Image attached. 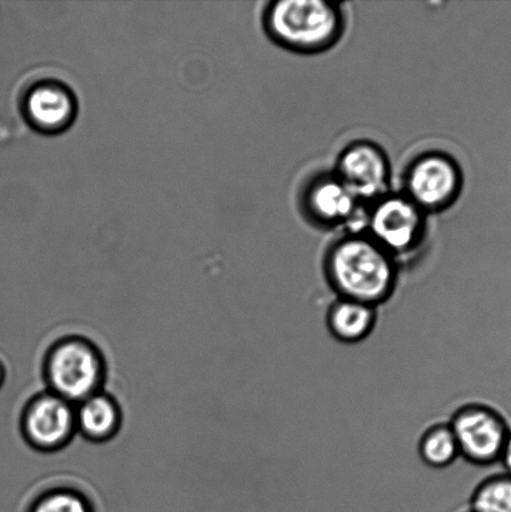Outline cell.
<instances>
[{
	"mask_svg": "<svg viewBox=\"0 0 511 512\" xmlns=\"http://www.w3.org/2000/svg\"><path fill=\"white\" fill-rule=\"evenodd\" d=\"M325 270L339 298L378 308L390 298L397 283V265L392 254L370 237L340 240L330 250Z\"/></svg>",
	"mask_w": 511,
	"mask_h": 512,
	"instance_id": "1",
	"label": "cell"
},
{
	"mask_svg": "<svg viewBox=\"0 0 511 512\" xmlns=\"http://www.w3.org/2000/svg\"><path fill=\"white\" fill-rule=\"evenodd\" d=\"M265 25L275 42L295 52L328 49L343 32L338 4L324 0H284L270 5Z\"/></svg>",
	"mask_w": 511,
	"mask_h": 512,
	"instance_id": "2",
	"label": "cell"
},
{
	"mask_svg": "<svg viewBox=\"0 0 511 512\" xmlns=\"http://www.w3.org/2000/svg\"><path fill=\"white\" fill-rule=\"evenodd\" d=\"M47 379L52 393L69 403L97 394L103 379V361L99 351L88 341H60L49 351Z\"/></svg>",
	"mask_w": 511,
	"mask_h": 512,
	"instance_id": "3",
	"label": "cell"
},
{
	"mask_svg": "<svg viewBox=\"0 0 511 512\" xmlns=\"http://www.w3.org/2000/svg\"><path fill=\"white\" fill-rule=\"evenodd\" d=\"M458 441L460 456L469 463H497L509 435L507 421L490 406L469 404L460 408L449 423Z\"/></svg>",
	"mask_w": 511,
	"mask_h": 512,
	"instance_id": "4",
	"label": "cell"
},
{
	"mask_svg": "<svg viewBox=\"0 0 511 512\" xmlns=\"http://www.w3.org/2000/svg\"><path fill=\"white\" fill-rule=\"evenodd\" d=\"M423 215L407 195H384L370 213V238L389 254L409 252L422 235Z\"/></svg>",
	"mask_w": 511,
	"mask_h": 512,
	"instance_id": "5",
	"label": "cell"
},
{
	"mask_svg": "<svg viewBox=\"0 0 511 512\" xmlns=\"http://www.w3.org/2000/svg\"><path fill=\"white\" fill-rule=\"evenodd\" d=\"M462 175L447 155L430 153L415 160L407 175V197L425 210L448 207L459 194Z\"/></svg>",
	"mask_w": 511,
	"mask_h": 512,
	"instance_id": "6",
	"label": "cell"
},
{
	"mask_svg": "<svg viewBox=\"0 0 511 512\" xmlns=\"http://www.w3.org/2000/svg\"><path fill=\"white\" fill-rule=\"evenodd\" d=\"M77 428L72 403L48 393L30 401L23 416V430L29 443L40 450L62 448Z\"/></svg>",
	"mask_w": 511,
	"mask_h": 512,
	"instance_id": "7",
	"label": "cell"
},
{
	"mask_svg": "<svg viewBox=\"0 0 511 512\" xmlns=\"http://www.w3.org/2000/svg\"><path fill=\"white\" fill-rule=\"evenodd\" d=\"M337 177L359 200L379 198L387 189L388 159L375 144L355 143L340 154Z\"/></svg>",
	"mask_w": 511,
	"mask_h": 512,
	"instance_id": "8",
	"label": "cell"
},
{
	"mask_svg": "<svg viewBox=\"0 0 511 512\" xmlns=\"http://www.w3.org/2000/svg\"><path fill=\"white\" fill-rule=\"evenodd\" d=\"M29 122L43 132L68 128L75 115V99L70 90L58 83L35 87L25 100Z\"/></svg>",
	"mask_w": 511,
	"mask_h": 512,
	"instance_id": "9",
	"label": "cell"
},
{
	"mask_svg": "<svg viewBox=\"0 0 511 512\" xmlns=\"http://www.w3.org/2000/svg\"><path fill=\"white\" fill-rule=\"evenodd\" d=\"M359 199L337 175L314 182L308 190L305 205L314 220L338 224L353 217Z\"/></svg>",
	"mask_w": 511,
	"mask_h": 512,
	"instance_id": "10",
	"label": "cell"
},
{
	"mask_svg": "<svg viewBox=\"0 0 511 512\" xmlns=\"http://www.w3.org/2000/svg\"><path fill=\"white\" fill-rule=\"evenodd\" d=\"M377 309L373 305L339 298L328 310L330 334L345 344L360 343L372 334L377 324Z\"/></svg>",
	"mask_w": 511,
	"mask_h": 512,
	"instance_id": "11",
	"label": "cell"
},
{
	"mask_svg": "<svg viewBox=\"0 0 511 512\" xmlns=\"http://www.w3.org/2000/svg\"><path fill=\"white\" fill-rule=\"evenodd\" d=\"M75 420L77 428L90 440H107L118 430L120 415L112 399L97 393L79 404Z\"/></svg>",
	"mask_w": 511,
	"mask_h": 512,
	"instance_id": "12",
	"label": "cell"
},
{
	"mask_svg": "<svg viewBox=\"0 0 511 512\" xmlns=\"http://www.w3.org/2000/svg\"><path fill=\"white\" fill-rule=\"evenodd\" d=\"M419 455L423 463L434 469L448 468L460 456L458 441L449 424L429 428L419 441Z\"/></svg>",
	"mask_w": 511,
	"mask_h": 512,
	"instance_id": "13",
	"label": "cell"
},
{
	"mask_svg": "<svg viewBox=\"0 0 511 512\" xmlns=\"http://www.w3.org/2000/svg\"><path fill=\"white\" fill-rule=\"evenodd\" d=\"M472 512H511V475L490 476L475 489Z\"/></svg>",
	"mask_w": 511,
	"mask_h": 512,
	"instance_id": "14",
	"label": "cell"
},
{
	"mask_svg": "<svg viewBox=\"0 0 511 512\" xmlns=\"http://www.w3.org/2000/svg\"><path fill=\"white\" fill-rule=\"evenodd\" d=\"M30 512H92L88 501L74 491L57 490L45 494Z\"/></svg>",
	"mask_w": 511,
	"mask_h": 512,
	"instance_id": "15",
	"label": "cell"
},
{
	"mask_svg": "<svg viewBox=\"0 0 511 512\" xmlns=\"http://www.w3.org/2000/svg\"><path fill=\"white\" fill-rule=\"evenodd\" d=\"M499 461H502V464L505 468V473L511 475V431H509L508 438L505 440Z\"/></svg>",
	"mask_w": 511,
	"mask_h": 512,
	"instance_id": "16",
	"label": "cell"
},
{
	"mask_svg": "<svg viewBox=\"0 0 511 512\" xmlns=\"http://www.w3.org/2000/svg\"><path fill=\"white\" fill-rule=\"evenodd\" d=\"M4 379V370L2 368V365H0V385H2Z\"/></svg>",
	"mask_w": 511,
	"mask_h": 512,
	"instance_id": "17",
	"label": "cell"
}]
</instances>
